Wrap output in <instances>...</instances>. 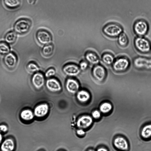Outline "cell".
<instances>
[{"mask_svg": "<svg viewBox=\"0 0 151 151\" xmlns=\"http://www.w3.org/2000/svg\"><path fill=\"white\" fill-rule=\"evenodd\" d=\"M96 151H108V150L104 147H101L98 148Z\"/></svg>", "mask_w": 151, "mask_h": 151, "instance_id": "35", "label": "cell"}, {"mask_svg": "<svg viewBox=\"0 0 151 151\" xmlns=\"http://www.w3.org/2000/svg\"><path fill=\"white\" fill-rule=\"evenodd\" d=\"M76 96L77 100L82 103L87 102L91 97L89 93L84 90L78 91L76 93Z\"/></svg>", "mask_w": 151, "mask_h": 151, "instance_id": "18", "label": "cell"}, {"mask_svg": "<svg viewBox=\"0 0 151 151\" xmlns=\"http://www.w3.org/2000/svg\"><path fill=\"white\" fill-rule=\"evenodd\" d=\"M92 74L93 77L96 81L101 82L105 78L106 73L103 66L97 64L93 67L92 70Z\"/></svg>", "mask_w": 151, "mask_h": 151, "instance_id": "7", "label": "cell"}, {"mask_svg": "<svg viewBox=\"0 0 151 151\" xmlns=\"http://www.w3.org/2000/svg\"><path fill=\"white\" fill-rule=\"evenodd\" d=\"M49 107L46 103L42 104L36 106L34 110L33 113L35 116L41 118L45 116L48 113Z\"/></svg>", "mask_w": 151, "mask_h": 151, "instance_id": "12", "label": "cell"}, {"mask_svg": "<svg viewBox=\"0 0 151 151\" xmlns=\"http://www.w3.org/2000/svg\"><path fill=\"white\" fill-rule=\"evenodd\" d=\"M3 136L1 133L0 132V145L1 144L2 142Z\"/></svg>", "mask_w": 151, "mask_h": 151, "instance_id": "36", "label": "cell"}, {"mask_svg": "<svg viewBox=\"0 0 151 151\" xmlns=\"http://www.w3.org/2000/svg\"><path fill=\"white\" fill-rule=\"evenodd\" d=\"M8 130V127L7 126L4 124L0 125V132L1 133H5Z\"/></svg>", "mask_w": 151, "mask_h": 151, "instance_id": "33", "label": "cell"}, {"mask_svg": "<svg viewBox=\"0 0 151 151\" xmlns=\"http://www.w3.org/2000/svg\"><path fill=\"white\" fill-rule=\"evenodd\" d=\"M36 37L39 42L45 45L50 44L52 40L50 33L44 30L38 31L36 34Z\"/></svg>", "mask_w": 151, "mask_h": 151, "instance_id": "9", "label": "cell"}, {"mask_svg": "<svg viewBox=\"0 0 151 151\" xmlns=\"http://www.w3.org/2000/svg\"><path fill=\"white\" fill-rule=\"evenodd\" d=\"M63 71L66 75L70 76H76L79 74L80 69L77 65L74 64H69L65 66Z\"/></svg>", "mask_w": 151, "mask_h": 151, "instance_id": "15", "label": "cell"}, {"mask_svg": "<svg viewBox=\"0 0 151 151\" xmlns=\"http://www.w3.org/2000/svg\"><path fill=\"white\" fill-rule=\"evenodd\" d=\"M65 86L67 91L69 93L72 94L77 93L80 88V85L78 81L73 78H69L67 79Z\"/></svg>", "mask_w": 151, "mask_h": 151, "instance_id": "13", "label": "cell"}, {"mask_svg": "<svg viewBox=\"0 0 151 151\" xmlns=\"http://www.w3.org/2000/svg\"><path fill=\"white\" fill-rule=\"evenodd\" d=\"M129 60L124 57H121L114 60L112 64L114 70L117 72H122L126 70L129 67Z\"/></svg>", "mask_w": 151, "mask_h": 151, "instance_id": "4", "label": "cell"}, {"mask_svg": "<svg viewBox=\"0 0 151 151\" xmlns=\"http://www.w3.org/2000/svg\"><path fill=\"white\" fill-rule=\"evenodd\" d=\"M3 2L7 8L12 10L17 9L21 4V0H3Z\"/></svg>", "mask_w": 151, "mask_h": 151, "instance_id": "20", "label": "cell"}, {"mask_svg": "<svg viewBox=\"0 0 151 151\" xmlns=\"http://www.w3.org/2000/svg\"><path fill=\"white\" fill-rule=\"evenodd\" d=\"M87 151H95V150L93 149H89Z\"/></svg>", "mask_w": 151, "mask_h": 151, "instance_id": "37", "label": "cell"}, {"mask_svg": "<svg viewBox=\"0 0 151 151\" xmlns=\"http://www.w3.org/2000/svg\"><path fill=\"white\" fill-rule=\"evenodd\" d=\"M32 24V22L29 19L24 18H20L14 24V31L19 34H25L29 31Z\"/></svg>", "mask_w": 151, "mask_h": 151, "instance_id": "1", "label": "cell"}, {"mask_svg": "<svg viewBox=\"0 0 151 151\" xmlns=\"http://www.w3.org/2000/svg\"><path fill=\"white\" fill-rule=\"evenodd\" d=\"M114 145L118 149L125 151L129 148V145L127 140L124 138L119 137L116 138L114 141Z\"/></svg>", "mask_w": 151, "mask_h": 151, "instance_id": "17", "label": "cell"}, {"mask_svg": "<svg viewBox=\"0 0 151 151\" xmlns=\"http://www.w3.org/2000/svg\"><path fill=\"white\" fill-rule=\"evenodd\" d=\"M136 48L139 52L143 53H147L151 50V45L147 39L142 37L136 38L134 41Z\"/></svg>", "mask_w": 151, "mask_h": 151, "instance_id": "2", "label": "cell"}, {"mask_svg": "<svg viewBox=\"0 0 151 151\" xmlns=\"http://www.w3.org/2000/svg\"><path fill=\"white\" fill-rule=\"evenodd\" d=\"M103 62L106 65H110L113 64L114 61L113 56L109 53H105L102 57Z\"/></svg>", "mask_w": 151, "mask_h": 151, "instance_id": "23", "label": "cell"}, {"mask_svg": "<svg viewBox=\"0 0 151 151\" xmlns=\"http://www.w3.org/2000/svg\"><path fill=\"white\" fill-rule=\"evenodd\" d=\"M18 59L16 55L13 52H10L5 55L3 62L6 66L10 69H12L16 66Z\"/></svg>", "mask_w": 151, "mask_h": 151, "instance_id": "8", "label": "cell"}, {"mask_svg": "<svg viewBox=\"0 0 151 151\" xmlns=\"http://www.w3.org/2000/svg\"><path fill=\"white\" fill-rule=\"evenodd\" d=\"M46 86L48 90L53 92H59L62 89L59 81L54 78H50L47 80L46 82Z\"/></svg>", "mask_w": 151, "mask_h": 151, "instance_id": "14", "label": "cell"}, {"mask_svg": "<svg viewBox=\"0 0 151 151\" xmlns=\"http://www.w3.org/2000/svg\"><path fill=\"white\" fill-rule=\"evenodd\" d=\"M17 38V33L14 31H10L5 35V42L8 44H12L16 41Z\"/></svg>", "mask_w": 151, "mask_h": 151, "instance_id": "22", "label": "cell"}, {"mask_svg": "<svg viewBox=\"0 0 151 151\" xmlns=\"http://www.w3.org/2000/svg\"><path fill=\"white\" fill-rule=\"evenodd\" d=\"M31 83L33 86L37 89L41 88L45 83V78L43 75L40 72H37L32 76Z\"/></svg>", "mask_w": 151, "mask_h": 151, "instance_id": "11", "label": "cell"}, {"mask_svg": "<svg viewBox=\"0 0 151 151\" xmlns=\"http://www.w3.org/2000/svg\"><path fill=\"white\" fill-rule=\"evenodd\" d=\"M85 58L87 62L91 64L96 65H97L99 62V59L97 55L92 52L86 53Z\"/></svg>", "mask_w": 151, "mask_h": 151, "instance_id": "21", "label": "cell"}, {"mask_svg": "<svg viewBox=\"0 0 151 151\" xmlns=\"http://www.w3.org/2000/svg\"><path fill=\"white\" fill-rule=\"evenodd\" d=\"M55 71L53 68H50L47 70L45 73V76L46 77L48 78L52 76L55 75Z\"/></svg>", "mask_w": 151, "mask_h": 151, "instance_id": "30", "label": "cell"}, {"mask_svg": "<svg viewBox=\"0 0 151 151\" xmlns=\"http://www.w3.org/2000/svg\"><path fill=\"white\" fill-rule=\"evenodd\" d=\"M88 66L87 62L85 61H83L80 63L79 67L80 70H84L87 68Z\"/></svg>", "mask_w": 151, "mask_h": 151, "instance_id": "32", "label": "cell"}, {"mask_svg": "<svg viewBox=\"0 0 151 151\" xmlns=\"http://www.w3.org/2000/svg\"><path fill=\"white\" fill-rule=\"evenodd\" d=\"M10 52V47L5 42H0V54L6 55Z\"/></svg>", "mask_w": 151, "mask_h": 151, "instance_id": "26", "label": "cell"}, {"mask_svg": "<svg viewBox=\"0 0 151 151\" xmlns=\"http://www.w3.org/2000/svg\"><path fill=\"white\" fill-rule=\"evenodd\" d=\"M77 134L79 136H82L85 134V132L83 129L78 128L76 131Z\"/></svg>", "mask_w": 151, "mask_h": 151, "instance_id": "34", "label": "cell"}, {"mask_svg": "<svg viewBox=\"0 0 151 151\" xmlns=\"http://www.w3.org/2000/svg\"><path fill=\"white\" fill-rule=\"evenodd\" d=\"M15 144L12 138H8L4 140L0 145L1 151H14Z\"/></svg>", "mask_w": 151, "mask_h": 151, "instance_id": "16", "label": "cell"}, {"mask_svg": "<svg viewBox=\"0 0 151 151\" xmlns=\"http://www.w3.org/2000/svg\"><path fill=\"white\" fill-rule=\"evenodd\" d=\"M93 122V119L91 116L88 115H83L78 119L76 125L78 128L84 129L90 126Z\"/></svg>", "mask_w": 151, "mask_h": 151, "instance_id": "10", "label": "cell"}, {"mask_svg": "<svg viewBox=\"0 0 151 151\" xmlns=\"http://www.w3.org/2000/svg\"><path fill=\"white\" fill-rule=\"evenodd\" d=\"M133 64L136 68L140 69L151 70V58L138 57L133 61Z\"/></svg>", "mask_w": 151, "mask_h": 151, "instance_id": "5", "label": "cell"}, {"mask_svg": "<svg viewBox=\"0 0 151 151\" xmlns=\"http://www.w3.org/2000/svg\"><path fill=\"white\" fill-rule=\"evenodd\" d=\"M53 50V45L50 44L44 46L42 48V52L44 55L48 56L52 54Z\"/></svg>", "mask_w": 151, "mask_h": 151, "instance_id": "28", "label": "cell"}, {"mask_svg": "<svg viewBox=\"0 0 151 151\" xmlns=\"http://www.w3.org/2000/svg\"><path fill=\"white\" fill-rule=\"evenodd\" d=\"M101 112L100 111L97 110L93 111L92 113V117L95 119L99 118L101 116Z\"/></svg>", "mask_w": 151, "mask_h": 151, "instance_id": "31", "label": "cell"}, {"mask_svg": "<svg viewBox=\"0 0 151 151\" xmlns=\"http://www.w3.org/2000/svg\"><path fill=\"white\" fill-rule=\"evenodd\" d=\"M142 137L145 138H147L151 137V124L144 126L141 132Z\"/></svg>", "mask_w": 151, "mask_h": 151, "instance_id": "25", "label": "cell"}, {"mask_svg": "<svg viewBox=\"0 0 151 151\" xmlns=\"http://www.w3.org/2000/svg\"><path fill=\"white\" fill-rule=\"evenodd\" d=\"M118 37V42L119 45L122 47L127 45L128 39L126 34L122 32Z\"/></svg>", "mask_w": 151, "mask_h": 151, "instance_id": "24", "label": "cell"}, {"mask_svg": "<svg viewBox=\"0 0 151 151\" xmlns=\"http://www.w3.org/2000/svg\"><path fill=\"white\" fill-rule=\"evenodd\" d=\"M20 116L22 120L26 121H31L35 117L33 112L28 109L22 110L20 113Z\"/></svg>", "mask_w": 151, "mask_h": 151, "instance_id": "19", "label": "cell"}, {"mask_svg": "<svg viewBox=\"0 0 151 151\" xmlns=\"http://www.w3.org/2000/svg\"><path fill=\"white\" fill-rule=\"evenodd\" d=\"M27 68L28 70L31 73H36L39 70V68L37 65L33 62L28 63Z\"/></svg>", "mask_w": 151, "mask_h": 151, "instance_id": "29", "label": "cell"}, {"mask_svg": "<svg viewBox=\"0 0 151 151\" xmlns=\"http://www.w3.org/2000/svg\"><path fill=\"white\" fill-rule=\"evenodd\" d=\"M148 25L147 23L143 20H139L135 23L134 30L135 34L138 36L142 37L147 32Z\"/></svg>", "mask_w": 151, "mask_h": 151, "instance_id": "6", "label": "cell"}, {"mask_svg": "<svg viewBox=\"0 0 151 151\" xmlns=\"http://www.w3.org/2000/svg\"><path fill=\"white\" fill-rule=\"evenodd\" d=\"M103 30L106 35L111 37L118 36L123 32L122 27L115 23H111L107 24L104 27Z\"/></svg>", "mask_w": 151, "mask_h": 151, "instance_id": "3", "label": "cell"}, {"mask_svg": "<svg viewBox=\"0 0 151 151\" xmlns=\"http://www.w3.org/2000/svg\"><path fill=\"white\" fill-rule=\"evenodd\" d=\"M112 109V106L108 102H105L101 104L99 107L100 111L103 113H106Z\"/></svg>", "mask_w": 151, "mask_h": 151, "instance_id": "27", "label": "cell"}]
</instances>
